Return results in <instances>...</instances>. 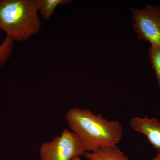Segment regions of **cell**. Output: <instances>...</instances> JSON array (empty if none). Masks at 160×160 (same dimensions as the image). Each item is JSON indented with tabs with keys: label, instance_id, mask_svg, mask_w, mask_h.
<instances>
[{
	"label": "cell",
	"instance_id": "cell-1",
	"mask_svg": "<svg viewBox=\"0 0 160 160\" xmlns=\"http://www.w3.org/2000/svg\"><path fill=\"white\" fill-rule=\"evenodd\" d=\"M66 118L86 152L117 146L122 138L123 128L119 121L107 119L90 109L72 108L67 112Z\"/></svg>",
	"mask_w": 160,
	"mask_h": 160
},
{
	"label": "cell",
	"instance_id": "cell-2",
	"mask_svg": "<svg viewBox=\"0 0 160 160\" xmlns=\"http://www.w3.org/2000/svg\"><path fill=\"white\" fill-rule=\"evenodd\" d=\"M42 27L37 0H0V29L13 41L22 42Z\"/></svg>",
	"mask_w": 160,
	"mask_h": 160
},
{
	"label": "cell",
	"instance_id": "cell-3",
	"mask_svg": "<svg viewBox=\"0 0 160 160\" xmlns=\"http://www.w3.org/2000/svg\"><path fill=\"white\" fill-rule=\"evenodd\" d=\"M86 152L78 135L65 129L61 135L43 143L39 154L41 160H72Z\"/></svg>",
	"mask_w": 160,
	"mask_h": 160
},
{
	"label": "cell",
	"instance_id": "cell-4",
	"mask_svg": "<svg viewBox=\"0 0 160 160\" xmlns=\"http://www.w3.org/2000/svg\"><path fill=\"white\" fill-rule=\"evenodd\" d=\"M130 10L139 39L149 42L151 46L160 45V6L146 5L143 9Z\"/></svg>",
	"mask_w": 160,
	"mask_h": 160
},
{
	"label": "cell",
	"instance_id": "cell-5",
	"mask_svg": "<svg viewBox=\"0 0 160 160\" xmlns=\"http://www.w3.org/2000/svg\"><path fill=\"white\" fill-rule=\"evenodd\" d=\"M130 125L134 131L144 135L157 150L160 149V122L158 120L147 116L135 117L130 120Z\"/></svg>",
	"mask_w": 160,
	"mask_h": 160
},
{
	"label": "cell",
	"instance_id": "cell-6",
	"mask_svg": "<svg viewBox=\"0 0 160 160\" xmlns=\"http://www.w3.org/2000/svg\"><path fill=\"white\" fill-rule=\"evenodd\" d=\"M83 155L89 160H130L118 146L103 147L93 151L86 152Z\"/></svg>",
	"mask_w": 160,
	"mask_h": 160
},
{
	"label": "cell",
	"instance_id": "cell-7",
	"mask_svg": "<svg viewBox=\"0 0 160 160\" xmlns=\"http://www.w3.org/2000/svg\"><path fill=\"white\" fill-rule=\"evenodd\" d=\"M70 0H37L38 13L45 20L50 18L58 6L71 3Z\"/></svg>",
	"mask_w": 160,
	"mask_h": 160
},
{
	"label": "cell",
	"instance_id": "cell-8",
	"mask_svg": "<svg viewBox=\"0 0 160 160\" xmlns=\"http://www.w3.org/2000/svg\"><path fill=\"white\" fill-rule=\"evenodd\" d=\"M148 53L150 64L156 76L160 93V45L150 46Z\"/></svg>",
	"mask_w": 160,
	"mask_h": 160
},
{
	"label": "cell",
	"instance_id": "cell-9",
	"mask_svg": "<svg viewBox=\"0 0 160 160\" xmlns=\"http://www.w3.org/2000/svg\"><path fill=\"white\" fill-rule=\"evenodd\" d=\"M14 42L13 40L6 36L0 45V67L4 66L11 56L14 49Z\"/></svg>",
	"mask_w": 160,
	"mask_h": 160
},
{
	"label": "cell",
	"instance_id": "cell-10",
	"mask_svg": "<svg viewBox=\"0 0 160 160\" xmlns=\"http://www.w3.org/2000/svg\"><path fill=\"white\" fill-rule=\"evenodd\" d=\"M158 153L153 159L151 160H160V149L157 150Z\"/></svg>",
	"mask_w": 160,
	"mask_h": 160
},
{
	"label": "cell",
	"instance_id": "cell-11",
	"mask_svg": "<svg viewBox=\"0 0 160 160\" xmlns=\"http://www.w3.org/2000/svg\"><path fill=\"white\" fill-rule=\"evenodd\" d=\"M72 160H81V159L80 158V157H77L74 158Z\"/></svg>",
	"mask_w": 160,
	"mask_h": 160
}]
</instances>
